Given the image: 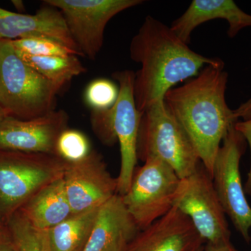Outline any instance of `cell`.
Wrapping results in <instances>:
<instances>
[{
    "mask_svg": "<svg viewBox=\"0 0 251 251\" xmlns=\"http://www.w3.org/2000/svg\"><path fill=\"white\" fill-rule=\"evenodd\" d=\"M17 251H52L49 230L36 228L18 211L6 226Z\"/></svg>",
    "mask_w": 251,
    "mask_h": 251,
    "instance_id": "cell-20",
    "label": "cell"
},
{
    "mask_svg": "<svg viewBox=\"0 0 251 251\" xmlns=\"http://www.w3.org/2000/svg\"><path fill=\"white\" fill-rule=\"evenodd\" d=\"M62 13L69 32L82 55L94 60L102 49L109 21L143 4V0H45Z\"/></svg>",
    "mask_w": 251,
    "mask_h": 251,
    "instance_id": "cell-9",
    "label": "cell"
},
{
    "mask_svg": "<svg viewBox=\"0 0 251 251\" xmlns=\"http://www.w3.org/2000/svg\"><path fill=\"white\" fill-rule=\"evenodd\" d=\"M205 244L187 216L173 206L140 230L125 251H193Z\"/></svg>",
    "mask_w": 251,
    "mask_h": 251,
    "instance_id": "cell-13",
    "label": "cell"
},
{
    "mask_svg": "<svg viewBox=\"0 0 251 251\" xmlns=\"http://www.w3.org/2000/svg\"><path fill=\"white\" fill-rule=\"evenodd\" d=\"M62 87L29 67L10 41H0V105L10 116L29 120L56 110Z\"/></svg>",
    "mask_w": 251,
    "mask_h": 251,
    "instance_id": "cell-4",
    "label": "cell"
},
{
    "mask_svg": "<svg viewBox=\"0 0 251 251\" xmlns=\"http://www.w3.org/2000/svg\"><path fill=\"white\" fill-rule=\"evenodd\" d=\"M234 115L237 119H242V121L251 120V98L245 103L241 104L239 108L233 110Z\"/></svg>",
    "mask_w": 251,
    "mask_h": 251,
    "instance_id": "cell-27",
    "label": "cell"
},
{
    "mask_svg": "<svg viewBox=\"0 0 251 251\" xmlns=\"http://www.w3.org/2000/svg\"><path fill=\"white\" fill-rule=\"evenodd\" d=\"M99 208L73 214L49 229L52 251H82L90 237Z\"/></svg>",
    "mask_w": 251,
    "mask_h": 251,
    "instance_id": "cell-18",
    "label": "cell"
},
{
    "mask_svg": "<svg viewBox=\"0 0 251 251\" xmlns=\"http://www.w3.org/2000/svg\"><path fill=\"white\" fill-rule=\"evenodd\" d=\"M8 116H10L9 112L3 108L2 106L0 105V122L2 121L3 120H4L6 117Z\"/></svg>",
    "mask_w": 251,
    "mask_h": 251,
    "instance_id": "cell-29",
    "label": "cell"
},
{
    "mask_svg": "<svg viewBox=\"0 0 251 251\" xmlns=\"http://www.w3.org/2000/svg\"><path fill=\"white\" fill-rule=\"evenodd\" d=\"M19 54L51 57V56H82L77 51L69 49L57 41L46 38L31 37L11 41Z\"/></svg>",
    "mask_w": 251,
    "mask_h": 251,
    "instance_id": "cell-21",
    "label": "cell"
},
{
    "mask_svg": "<svg viewBox=\"0 0 251 251\" xmlns=\"http://www.w3.org/2000/svg\"><path fill=\"white\" fill-rule=\"evenodd\" d=\"M0 251H17L6 227L0 228Z\"/></svg>",
    "mask_w": 251,
    "mask_h": 251,
    "instance_id": "cell-26",
    "label": "cell"
},
{
    "mask_svg": "<svg viewBox=\"0 0 251 251\" xmlns=\"http://www.w3.org/2000/svg\"><path fill=\"white\" fill-rule=\"evenodd\" d=\"M69 166L57 155L0 150V228L42 188L62 178Z\"/></svg>",
    "mask_w": 251,
    "mask_h": 251,
    "instance_id": "cell-3",
    "label": "cell"
},
{
    "mask_svg": "<svg viewBox=\"0 0 251 251\" xmlns=\"http://www.w3.org/2000/svg\"><path fill=\"white\" fill-rule=\"evenodd\" d=\"M157 158L173 168L180 179L201 164L199 157L183 127L161 100L143 113L138 140V158Z\"/></svg>",
    "mask_w": 251,
    "mask_h": 251,
    "instance_id": "cell-5",
    "label": "cell"
},
{
    "mask_svg": "<svg viewBox=\"0 0 251 251\" xmlns=\"http://www.w3.org/2000/svg\"><path fill=\"white\" fill-rule=\"evenodd\" d=\"M132 60L140 64L135 73L133 94L142 114L176 84L196 77L206 65L220 58L194 52L171 27L148 16L130 44Z\"/></svg>",
    "mask_w": 251,
    "mask_h": 251,
    "instance_id": "cell-2",
    "label": "cell"
},
{
    "mask_svg": "<svg viewBox=\"0 0 251 251\" xmlns=\"http://www.w3.org/2000/svg\"><path fill=\"white\" fill-rule=\"evenodd\" d=\"M216 156L212 180L225 213L247 243L251 242V206L246 197L240 173V161L247 141L234 128L223 140Z\"/></svg>",
    "mask_w": 251,
    "mask_h": 251,
    "instance_id": "cell-8",
    "label": "cell"
},
{
    "mask_svg": "<svg viewBox=\"0 0 251 251\" xmlns=\"http://www.w3.org/2000/svg\"><path fill=\"white\" fill-rule=\"evenodd\" d=\"M214 19L227 21L229 38L235 37L244 28L251 27V15L244 12L232 0H193L171 28L181 41L188 44L196 27Z\"/></svg>",
    "mask_w": 251,
    "mask_h": 251,
    "instance_id": "cell-16",
    "label": "cell"
},
{
    "mask_svg": "<svg viewBox=\"0 0 251 251\" xmlns=\"http://www.w3.org/2000/svg\"><path fill=\"white\" fill-rule=\"evenodd\" d=\"M234 128L243 135L250 149V169L248 173L247 181L244 187L246 194L251 196V120H247V121H242V120L238 121L234 125Z\"/></svg>",
    "mask_w": 251,
    "mask_h": 251,
    "instance_id": "cell-25",
    "label": "cell"
},
{
    "mask_svg": "<svg viewBox=\"0 0 251 251\" xmlns=\"http://www.w3.org/2000/svg\"><path fill=\"white\" fill-rule=\"evenodd\" d=\"M227 80L228 74L221 59L202 68L184 85L173 87L163 99L211 177L221 143L239 121L226 102Z\"/></svg>",
    "mask_w": 251,
    "mask_h": 251,
    "instance_id": "cell-1",
    "label": "cell"
},
{
    "mask_svg": "<svg viewBox=\"0 0 251 251\" xmlns=\"http://www.w3.org/2000/svg\"><path fill=\"white\" fill-rule=\"evenodd\" d=\"M90 122L94 134L103 145L112 146L117 143L112 108L103 110H92Z\"/></svg>",
    "mask_w": 251,
    "mask_h": 251,
    "instance_id": "cell-24",
    "label": "cell"
},
{
    "mask_svg": "<svg viewBox=\"0 0 251 251\" xmlns=\"http://www.w3.org/2000/svg\"><path fill=\"white\" fill-rule=\"evenodd\" d=\"M203 251H237L230 241L219 243H205Z\"/></svg>",
    "mask_w": 251,
    "mask_h": 251,
    "instance_id": "cell-28",
    "label": "cell"
},
{
    "mask_svg": "<svg viewBox=\"0 0 251 251\" xmlns=\"http://www.w3.org/2000/svg\"><path fill=\"white\" fill-rule=\"evenodd\" d=\"M68 123L69 115L61 109L29 120L8 116L0 122V150L57 155V140Z\"/></svg>",
    "mask_w": 251,
    "mask_h": 251,
    "instance_id": "cell-12",
    "label": "cell"
},
{
    "mask_svg": "<svg viewBox=\"0 0 251 251\" xmlns=\"http://www.w3.org/2000/svg\"><path fill=\"white\" fill-rule=\"evenodd\" d=\"M120 195L100 206L90 237L82 251H125L140 232Z\"/></svg>",
    "mask_w": 251,
    "mask_h": 251,
    "instance_id": "cell-15",
    "label": "cell"
},
{
    "mask_svg": "<svg viewBox=\"0 0 251 251\" xmlns=\"http://www.w3.org/2000/svg\"><path fill=\"white\" fill-rule=\"evenodd\" d=\"M31 37L51 39L81 53L62 13L53 6L45 4L33 15L18 14L0 7V41Z\"/></svg>",
    "mask_w": 251,
    "mask_h": 251,
    "instance_id": "cell-14",
    "label": "cell"
},
{
    "mask_svg": "<svg viewBox=\"0 0 251 251\" xmlns=\"http://www.w3.org/2000/svg\"><path fill=\"white\" fill-rule=\"evenodd\" d=\"M204 244L195 249L193 251H204Z\"/></svg>",
    "mask_w": 251,
    "mask_h": 251,
    "instance_id": "cell-31",
    "label": "cell"
},
{
    "mask_svg": "<svg viewBox=\"0 0 251 251\" xmlns=\"http://www.w3.org/2000/svg\"><path fill=\"white\" fill-rule=\"evenodd\" d=\"M92 151L90 140L85 133L69 128L61 133L56 145V154L69 163L82 161Z\"/></svg>",
    "mask_w": 251,
    "mask_h": 251,
    "instance_id": "cell-22",
    "label": "cell"
},
{
    "mask_svg": "<svg viewBox=\"0 0 251 251\" xmlns=\"http://www.w3.org/2000/svg\"><path fill=\"white\" fill-rule=\"evenodd\" d=\"M63 179L73 214L100 207L117 194V178L112 177L96 151L82 161L69 163Z\"/></svg>",
    "mask_w": 251,
    "mask_h": 251,
    "instance_id": "cell-11",
    "label": "cell"
},
{
    "mask_svg": "<svg viewBox=\"0 0 251 251\" xmlns=\"http://www.w3.org/2000/svg\"><path fill=\"white\" fill-rule=\"evenodd\" d=\"M173 206L188 216L205 243L230 241L231 232L212 177L202 163L180 179Z\"/></svg>",
    "mask_w": 251,
    "mask_h": 251,
    "instance_id": "cell-7",
    "label": "cell"
},
{
    "mask_svg": "<svg viewBox=\"0 0 251 251\" xmlns=\"http://www.w3.org/2000/svg\"><path fill=\"white\" fill-rule=\"evenodd\" d=\"M119 95V87L108 79L92 80L86 87L84 100L92 110H103L112 108Z\"/></svg>",
    "mask_w": 251,
    "mask_h": 251,
    "instance_id": "cell-23",
    "label": "cell"
},
{
    "mask_svg": "<svg viewBox=\"0 0 251 251\" xmlns=\"http://www.w3.org/2000/svg\"><path fill=\"white\" fill-rule=\"evenodd\" d=\"M180 178L169 165L148 158L135 169L122 202L140 230L147 228L173 207Z\"/></svg>",
    "mask_w": 251,
    "mask_h": 251,
    "instance_id": "cell-6",
    "label": "cell"
},
{
    "mask_svg": "<svg viewBox=\"0 0 251 251\" xmlns=\"http://www.w3.org/2000/svg\"><path fill=\"white\" fill-rule=\"evenodd\" d=\"M18 211L31 226L46 230L69 218L72 209L63 177L42 188Z\"/></svg>",
    "mask_w": 251,
    "mask_h": 251,
    "instance_id": "cell-17",
    "label": "cell"
},
{
    "mask_svg": "<svg viewBox=\"0 0 251 251\" xmlns=\"http://www.w3.org/2000/svg\"><path fill=\"white\" fill-rule=\"evenodd\" d=\"M119 84V95L112 107L113 126L120 143L121 166L117 180V195L128 191L138 161V140L143 114L138 110L133 94L135 73L123 70L112 74Z\"/></svg>",
    "mask_w": 251,
    "mask_h": 251,
    "instance_id": "cell-10",
    "label": "cell"
},
{
    "mask_svg": "<svg viewBox=\"0 0 251 251\" xmlns=\"http://www.w3.org/2000/svg\"><path fill=\"white\" fill-rule=\"evenodd\" d=\"M13 4L16 6V9L19 10H23L24 6H23V3L22 1H12Z\"/></svg>",
    "mask_w": 251,
    "mask_h": 251,
    "instance_id": "cell-30",
    "label": "cell"
},
{
    "mask_svg": "<svg viewBox=\"0 0 251 251\" xmlns=\"http://www.w3.org/2000/svg\"><path fill=\"white\" fill-rule=\"evenodd\" d=\"M18 54L29 67L62 88L74 77L87 72L75 55L39 57Z\"/></svg>",
    "mask_w": 251,
    "mask_h": 251,
    "instance_id": "cell-19",
    "label": "cell"
}]
</instances>
